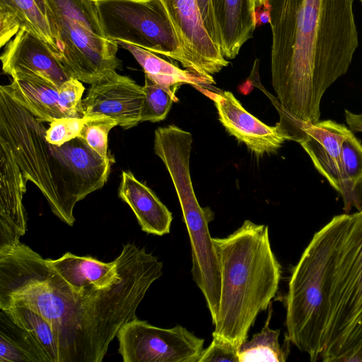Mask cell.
<instances>
[{"instance_id": "obj_1", "label": "cell", "mask_w": 362, "mask_h": 362, "mask_svg": "<svg viewBox=\"0 0 362 362\" xmlns=\"http://www.w3.org/2000/svg\"><path fill=\"white\" fill-rule=\"evenodd\" d=\"M116 259L119 277L113 284L77 293L28 245L0 249V309L24 306L42 315L57 337L59 362H101L162 276L156 259L134 244L123 245Z\"/></svg>"}, {"instance_id": "obj_2", "label": "cell", "mask_w": 362, "mask_h": 362, "mask_svg": "<svg viewBox=\"0 0 362 362\" xmlns=\"http://www.w3.org/2000/svg\"><path fill=\"white\" fill-rule=\"evenodd\" d=\"M355 0H264L272 33V86L285 117L315 124L326 90L358 46Z\"/></svg>"}, {"instance_id": "obj_3", "label": "cell", "mask_w": 362, "mask_h": 362, "mask_svg": "<svg viewBox=\"0 0 362 362\" xmlns=\"http://www.w3.org/2000/svg\"><path fill=\"white\" fill-rule=\"evenodd\" d=\"M45 122L0 88V136L9 144L27 182L41 191L53 214L69 226L77 202L106 183L114 159L103 158L76 137L59 146Z\"/></svg>"}, {"instance_id": "obj_4", "label": "cell", "mask_w": 362, "mask_h": 362, "mask_svg": "<svg viewBox=\"0 0 362 362\" xmlns=\"http://www.w3.org/2000/svg\"><path fill=\"white\" fill-rule=\"evenodd\" d=\"M221 273V293L212 337L238 349L256 317L276 296L281 265L270 243L269 228L245 220L225 238H212Z\"/></svg>"}, {"instance_id": "obj_5", "label": "cell", "mask_w": 362, "mask_h": 362, "mask_svg": "<svg viewBox=\"0 0 362 362\" xmlns=\"http://www.w3.org/2000/svg\"><path fill=\"white\" fill-rule=\"evenodd\" d=\"M351 214L334 216L316 232L294 267L286 297V336L311 361L320 358L336 267Z\"/></svg>"}, {"instance_id": "obj_6", "label": "cell", "mask_w": 362, "mask_h": 362, "mask_svg": "<svg viewBox=\"0 0 362 362\" xmlns=\"http://www.w3.org/2000/svg\"><path fill=\"white\" fill-rule=\"evenodd\" d=\"M57 55L71 76L88 84L116 72L118 42L104 34L93 0H45Z\"/></svg>"}, {"instance_id": "obj_7", "label": "cell", "mask_w": 362, "mask_h": 362, "mask_svg": "<svg viewBox=\"0 0 362 362\" xmlns=\"http://www.w3.org/2000/svg\"><path fill=\"white\" fill-rule=\"evenodd\" d=\"M362 345V209L351 214L338 257L320 356L339 362Z\"/></svg>"}, {"instance_id": "obj_8", "label": "cell", "mask_w": 362, "mask_h": 362, "mask_svg": "<svg viewBox=\"0 0 362 362\" xmlns=\"http://www.w3.org/2000/svg\"><path fill=\"white\" fill-rule=\"evenodd\" d=\"M93 1L107 38L164 55L194 73L161 0Z\"/></svg>"}, {"instance_id": "obj_9", "label": "cell", "mask_w": 362, "mask_h": 362, "mask_svg": "<svg viewBox=\"0 0 362 362\" xmlns=\"http://www.w3.org/2000/svg\"><path fill=\"white\" fill-rule=\"evenodd\" d=\"M282 127L289 136L302 146L315 169L341 197L344 211L362 209V192L348 179L343 168L341 144L352 132L343 124L332 119L310 124L288 118Z\"/></svg>"}, {"instance_id": "obj_10", "label": "cell", "mask_w": 362, "mask_h": 362, "mask_svg": "<svg viewBox=\"0 0 362 362\" xmlns=\"http://www.w3.org/2000/svg\"><path fill=\"white\" fill-rule=\"evenodd\" d=\"M117 338L124 362H199L204 339L185 327L160 328L135 317Z\"/></svg>"}, {"instance_id": "obj_11", "label": "cell", "mask_w": 362, "mask_h": 362, "mask_svg": "<svg viewBox=\"0 0 362 362\" xmlns=\"http://www.w3.org/2000/svg\"><path fill=\"white\" fill-rule=\"evenodd\" d=\"M11 76L12 82L0 88L40 121L49 123L63 117H83L85 88L80 81L73 78L59 87L35 74L18 72Z\"/></svg>"}, {"instance_id": "obj_12", "label": "cell", "mask_w": 362, "mask_h": 362, "mask_svg": "<svg viewBox=\"0 0 362 362\" xmlns=\"http://www.w3.org/2000/svg\"><path fill=\"white\" fill-rule=\"evenodd\" d=\"M185 56L197 75L215 83L212 75L228 65L221 48L209 37L196 0H161Z\"/></svg>"}, {"instance_id": "obj_13", "label": "cell", "mask_w": 362, "mask_h": 362, "mask_svg": "<svg viewBox=\"0 0 362 362\" xmlns=\"http://www.w3.org/2000/svg\"><path fill=\"white\" fill-rule=\"evenodd\" d=\"M144 98L143 86L115 72L90 85L82 100L83 117H107L114 119L117 126L130 129L141 122Z\"/></svg>"}, {"instance_id": "obj_14", "label": "cell", "mask_w": 362, "mask_h": 362, "mask_svg": "<svg viewBox=\"0 0 362 362\" xmlns=\"http://www.w3.org/2000/svg\"><path fill=\"white\" fill-rule=\"evenodd\" d=\"M218 119L226 130L255 155L276 151L289 137L279 125L265 124L249 113L230 91L210 92Z\"/></svg>"}, {"instance_id": "obj_15", "label": "cell", "mask_w": 362, "mask_h": 362, "mask_svg": "<svg viewBox=\"0 0 362 362\" xmlns=\"http://www.w3.org/2000/svg\"><path fill=\"white\" fill-rule=\"evenodd\" d=\"M1 61L3 71L10 76L18 72L35 74L59 87L74 78L52 47L25 29H20L8 42Z\"/></svg>"}, {"instance_id": "obj_16", "label": "cell", "mask_w": 362, "mask_h": 362, "mask_svg": "<svg viewBox=\"0 0 362 362\" xmlns=\"http://www.w3.org/2000/svg\"><path fill=\"white\" fill-rule=\"evenodd\" d=\"M26 183L11 148L0 136V248L18 243L25 233Z\"/></svg>"}, {"instance_id": "obj_17", "label": "cell", "mask_w": 362, "mask_h": 362, "mask_svg": "<svg viewBox=\"0 0 362 362\" xmlns=\"http://www.w3.org/2000/svg\"><path fill=\"white\" fill-rule=\"evenodd\" d=\"M223 56L233 59L257 26L255 0H212Z\"/></svg>"}, {"instance_id": "obj_18", "label": "cell", "mask_w": 362, "mask_h": 362, "mask_svg": "<svg viewBox=\"0 0 362 362\" xmlns=\"http://www.w3.org/2000/svg\"><path fill=\"white\" fill-rule=\"evenodd\" d=\"M118 194L132 209L144 232L160 236L170 233L172 213L131 171L122 172Z\"/></svg>"}, {"instance_id": "obj_19", "label": "cell", "mask_w": 362, "mask_h": 362, "mask_svg": "<svg viewBox=\"0 0 362 362\" xmlns=\"http://www.w3.org/2000/svg\"><path fill=\"white\" fill-rule=\"evenodd\" d=\"M47 264L77 293L90 286L108 287L119 277L117 259L103 262L90 256H78L66 252L57 259H45Z\"/></svg>"}, {"instance_id": "obj_20", "label": "cell", "mask_w": 362, "mask_h": 362, "mask_svg": "<svg viewBox=\"0 0 362 362\" xmlns=\"http://www.w3.org/2000/svg\"><path fill=\"white\" fill-rule=\"evenodd\" d=\"M118 44L134 56L143 68L145 76L157 84L165 87H180L185 83L195 87L211 84L207 79L187 69H181L152 52L124 42H118Z\"/></svg>"}, {"instance_id": "obj_21", "label": "cell", "mask_w": 362, "mask_h": 362, "mask_svg": "<svg viewBox=\"0 0 362 362\" xmlns=\"http://www.w3.org/2000/svg\"><path fill=\"white\" fill-rule=\"evenodd\" d=\"M1 310L26 334L42 362H59L57 337L49 323L42 315L18 305Z\"/></svg>"}, {"instance_id": "obj_22", "label": "cell", "mask_w": 362, "mask_h": 362, "mask_svg": "<svg viewBox=\"0 0 362 362\" xmlns=\"http://www.w3.org/2000/svg\"><path fill=\"white\" fill-rule=\"evenodd\" d=\"M269 308L267 318L261 331L240 346L238 354L239 362H285L287 360L291 341L285 336L284 344L282 346L280 345V329H272L269 327L272 314V303Z\"/></svg>"}, {"instance_id": "obj_23", "label": "cell", "mask_w": 362, "mask_h": 362, "mask_svg": "<svg viewBox=\"0 0 362 362\" xmlns=\"http://www.w3.org/2000/svg\"><path fill=\"white\" fill-rule=\"evenodd\" d=\"M0 362H42L26 334L1 310Z\"/></svg>"}, {"instance_id": "obj_24", "label": "cell", "mask_w": 362, "mask_h": 362, "mask_svg": "<svg viewBox=\"0 0 362 362\" xmlns=\"http://www.w3.org/2000/svg\"><path fill=\"white\" fill-rule=\"evenodd\" d=\"M0 10L12 14L20 22L21 29L35 34L57 52L49 22L35 0H0Z\"/></svg>"}, {"instance_id": "obj_25", "label": "cell", "mask_w": 362, "mask_h": 362, "mask_svg": "<svg viewBox=\"0 0 362 362\" xmlns=\"http://www.w3.org/2000/svg\"><path fill=\"white\" fill-rule=\"evenodd\" d=\"M143 88L144 98L141 108V122L163 120L173 104L178 100L175 93L179 87L163 86L145 76Z\"/></svg>"}, {"instance_id": "obj_26", "label": "cell", "mask_w": 362, "mask_h": 362, "mask_svg": "<svg viewBox=\"0 0 362 362\" xmlns=\"http://www.w3.org/2000/svg\"><path fill=\"white\" fill-rule=\"evenodd\" d=\"M117 122L107 117H87L78 137L93 151L103 158H109L108 134Z\"/></svg>"}, {"instance_id": "obj_27", "label": "cell", "mask_w": 362, "mask_h": 362, "mask_svg": "<svg viewBox=\"0 0 362 362\" xmlns=\"http://www.w3.org/2000/svg\"><path fill=\"white\" fill-rule=\"evenodd\" d=\"M344 170L354 188L362 192V142L351 132L341 144Z\"/></svg>"}, {"instance_id": "obj_28", "label": "cell", "mask_w": 362, "mask_h": 362, "mask_svg": "<svg viewBox=\"0 0 362 362\" xmlns=\"http://www.w3.org/2000/svg\"><path fill=\"white\" fill-rule=\"evenodd\" d=\"M86 119L87 117L54 119L49 123V127L45 131V138L50 144L60 146L78 137Z\"/></svg>"}, {"instance_id": "obj_29", "label": "cell", "mask_w": 362, "mask_h": 362, "mask_svg": "<svg viewBox=\"0 0 362 362\" xmlns=\"http://www.w3.org/2000/svg\"><path fill=\"white\" fill-rule=\"evenodd\" d=\"M204 349L199 362H239L238 348L231 342L218 337Z\"/></svg>"}, {"instance_id": "obj_30", "label": "cell", "mask_w": 362, "mask_h": 362, "mask_svg": "<svg viewBox=\"0 0 362 362\" xmlns=\"http://www.w3.org/2000/svg\"><path fill=\"white\" fill-rule=\"evenodd\" d=\"M196 2L209 37L221 48V35L215 18L212 0H196Z\"/></svg>"}, {"instance_id": "obj_31", "label": "cell", "mask_w": 362, "mask_h": 362, "mask_svg": "<svg viewBox=\"0 0 362 362\" xmlns=\"http://www.w3.org/2000/svg\"><path fill=\"white\" fill-rule=\"evenodd\" d=\"M0 46L11 41L21 28L18 19L10 13L0 10Z\"/></svg>"}, {"instance_id": "obj_32", "label": "cell", "mask_w": 362, "mask_h": 362, "mask_svg": "<svg viewBox=\"0 0 362 362\" xmlns=\"http://www.w3.org/2000/svg\"><path fill=\"white\" fill-rule=\"evenodd\" d=\"M344 115L348 127L353 132H362V112L356 114L346 109Z\"/></svg>"}, {"instance_id": "obj_33", "label": "cell", "mask_w": 362, "mask_h": 362, "mask_svg": "<svg viewBox=\"0 0 362 362\" xmlns=\"http://www.w3.org/2000/svg\"><path fill=\"white\" fill-rule=\"evenodd\" d=\"M339 362H362V345L343 356Z\"/></svg>"}, {"instance_id": "obj_34", "label": "cell", "mask_w": 362, "mask_h": 362, "mask_svg": "<svg viewBox=\"0 0 362 362\" xmlns=\"http://www.w3.org/2000/svg\"><path fill=\"white\" fill-rule=\"evenodd\" d=\"M259 20L261 23H266L267 22H270V16H269V13L267 10L266 9H263L262 12L261 13V14L259 16Z\"/></svg>"}, {"instance_id": "obj_35", "label": "cell", "mask_w": 362, "mask_h": 362, "mask_svg": "<svg viewBox=\"0 0 362 362\" xmlns=\"http://www.w3.org/2000/svg\"><path fill=\"white\" fill-rule=\"evenodd\" d=\"M37 6L40 8L42 13L46 16H47V7H46V1L45 0H35ZM47 18V17H46Z\"/></svg>"}, {"instance_id": "obj_36", "label": "cell", "mask_w": 362, "mask_h": 362, "mask_svg": "<svg viewBox=\"0 0 362 362\" xmlns=\"http://www.w3.org/2000/svg\"><path fill=\"white\" fill-rule=\"evenodd\" d=\"M256 4V9L261 6H263L264 0H255Z\"/></svg>"}, {"instance_id": "obj_37", "label": "cell", "mask_w": 362, "mask_h": 362, "mask_svg": "<svg viewBox=\"0 0 362 362\" xmlns=\"http://www.w3.org/2000/svg\"><path fill=\"white\" fill-rule=\"evenodd\" d=\"M362 3V0H359Z\"/></svg>"}]
</instances>
